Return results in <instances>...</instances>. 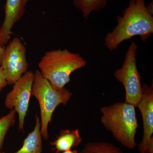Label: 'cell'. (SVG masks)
<instances>
[{
  "instance_id": "1",
  "label": "cell",
  "mask_w": 153,
  "mask_h": 153,
  "mask_svg": "<svg viewBox=\"0 0 153 153\" xmlns=\"http://www.w3.org/2000/svg\"><path fill=\"white\" fill-rule=\"evenodd\" d=\"M117 24L104 38L105 45L109 51L117 49L126 40L139 36L146 41L153 33V17L148 12L145 0H130L129 6L122 16H118Z\"/></svg>"
},
{
  "instance_id": "2",
  "label": "cell",
  "mask_w": 153,
  "mask_h": 153,
  "mask_svg": "<svg viewBox=\"0 0 153 153\" xmlns=\"http://www.w3.org/2000/svg\"><path fill=\"white\" fill-rule=\"evenodd\" d=\"M135 107L125 102H117L102 107L100 120L115 140L129 149L136 147L135 136L138 128Z\"/></svg>"
},
{
  "instance_id": "3",
  "label": "cell",
  "mask_w": 153,
  "mask_h": 153,
  "mask_svg": "<svg viewBox=\"0 0 153 153\" xmlns=\"http://www.w3.org/2000/svg\"><path fill=\"white\" fill-rule=\"evenodd\" d=\"M86 65V60L80 54L59 49L46 52L38 66L42 76L55 88L61 89L70 82L74 71Z\"/></svg>"
},
{
  "instance_id": "4",
  "label": "cell",
  "mask_w": 153,
  "mask_h": 153,
  "mask_svg": "<svg viewBox=\"0 0 153 153\" xmlns=\"http://www.w3.org/2000/svg\"><path fill=\"white\" fill-rule=\"evenodd\" d=\"M32 95L36 97L40 108L41 132L45 140L49 139L48 127L52 120V115L57 106L67 104L72 93L65 87L57 89L42 76L40 71L34 73Z\"/></svg>"
},
{
  "instance_id": "5",
  "label": "cell",
  "mask_w": 153,
  "mask_h": 153,
  "mask_svg": "<svg viewBox=\"0 0 153 153\" xmlns=\"http://www.w3.org/2000/svg\"><path fill=\"white\" fill-rule=\"evenodd\" d=\"M138 46L131 41L126 54L122 66L114 74L115 78L123 85L125 90V102L136 107L142 98L141 76L137 65Z\"/></svg>"
},
{
  "instance_id": "6",
  "label": "cell",
  "mask_w": 153,
  "mask_h": 153,
  "mask_svg": "<svg viewBox=\"0 0 153 153\" xmlns=\"http://www.w3.org/2000/svg\"><path fill=\"white\" fill-rule=\"evenodd\" d=\"M35 74L28 71L13 84V89L6 96L5 105L7 108L14 110L19 116V131L24 130L25 120L29 109Z\"/></svg>"
},
{
  "instance_id": "7",
  "label": "cell",
  "mask_w": 153,
  "mask_h": 153,
  "mask_svg": "<svg viewBox=\"0 0 153 153\" xmlns=\"http://www.w3.org/2000/svg\"><path fill=\"white\" fill-rule=\"evenodd\" d=\"M26 47L20 38H14L5 47L1 67L9 85H13L28 71Z\"/></svg>"
},
{
  "instance_id": "8",
  "label": "cell",
  "mask_w": 153,
  "mask_h": 153,
  "mask_svg": "<svg viewBox=\"0 0 153 153\" xmlns=\"http://www.w3.org/2000/svg\"><path fill=\"white\" fill-rule=\"evenodd\" d=\"M143 97L137 107L142 117L143 133L137 145L140 153H153V85H142Z\"/></svg>"
},
{
  "instance_id": "9",
  "label": "cell",
  "mask_w": 153,
  "mask_h": 153,
  "mask_svg": "<svg viewBox=\"0 0 153 153\" xmlns=\"http://www.w3.org/2000/svg\"><path fill=\"white\" fill-rule=\"evenodd\" d=\"M28 1L29 0H6L4 6V19L0 28V47H5L10 41L12 29L25 14Z\"/></svg>"
},
{
  "instance_id": "10",
  "label": "cell",
  "mask_w": 153,
  "mask_h": 153,
  "mask_svg": "<svg viewBox=\"0 0 153 153\" xmlns=\"http://www.w3.org/2000/svg\"><path fill=\"white\" fill-rule=\"evenodd\" d=\"M82 141L79 130H62L50 144L52 146V151L55 153H60L78 146Z\"/></svg>"
},
{
  "instance_id": "11",
  "label": "cell",
  "mask_w": 153,
  "mask_h": 153,
  "mask_svg": "<svg viewBox=\"0 0 153 153\" xmlns=\"http://www.w3.org/2000/svg\"><path fill=\"white\" fill-rule=\"evenodd\" d=\"M41 132L40 118L36 117V124L33 131L24 140L22 147L13 153H42L43 141ZM0 153H7L1 152Z\"/></svg>"
},
{
  "instance_id": "12",
  "label": "cell",
  "mask_w": 153,
  "mask_h": 153,
  "mask_svg": "<svg viewBox=\"0 0 153 153\" xmlns=\"http://www.w3.org/2000/svg\"><path fill=\"white\" fill-rule=\"evenodd\" d=\"M109 0H73L75 7L82 13V17L87 20L93 12H99L106 6Z\"/></svg>"
},
{
  "instance_id": "13",
  "label": "cell",
  "mask_w": 153,
  "mask_h": 153,
  "mask_svg": "<svg viewBox=\"0 0 153 153\" xmlns=\"http://www.w3.org/2000/svg\"><path fill=\"white\" fill-rule=\"evenodd\" d=\"M79 153H123L120 148L112 143L104 142L85 144Z\"/></svg>"
},
{
  "instance_id": "14",
  "label": "cell",
  "mask_w": 153,
  "mask_h": 153,
  "mask_svg": "<svg viewBox=\"0 0 153 153\" xmlns=\"http://www.w3.org/2000/svg\"><path fill=\"white\" fill-rule=\"evenodd\" d=\"M16 112L10 110L8 114L0 118V152H1L5 137L11 127L16 123Z\"/></svg>"
},
{
  "instance_id": "15",
  "label": "cell",
  "mask_w": 153,
  "mask_h": 153,
  "mask_svg": "<svg viewBox=\"0 0 153 153\" xmlns=\"http://www.w3.org/2000/svg\"><path fill=\"white\" fill-rule=\"evenodd\" d=\"M8 85L6 80L5 76L3 71L2 68L0 67V93L3 89Z\"/></svg>"
},
{
  "instance_id": "16",
  "label": "cell",
  "mask_w": 153,
  "mask_h": 153,
  "mask_svg": "<svg viewBox=\"0 0 153 153\" xmlns=\"http://www.w3.org/2000/svg\"><path fill=\"white\" fill-rule=\"evenodd\" d=\"M5 50V47H0V67H1V65L2 60L4 53Z\"/></svg>"
},
{
  "instance_id": "17",
  "label": "cell",
  "mask_w": 153,
  "mask_h": 153,
  "mask_svg": "<svg viewBox=\"0 0 153 153\" xmlns=\"http://www.w3.org/2000/svg\"><path fill=\"white\" fill-rule=\"evenodd\" d=\"M147 10L149 13L152 16L153 12L152 11V10H153V2L150 3L149 5L146 7Z\"/></svg>"
},
{
  "instance_id": "18",
  "label": "cell",
  "mask_w": 153,
  "mask_h": 153,
  "mask_svg": "<svg viewBox=\"0 0 153 153\" xmlns=\"http://www.w3.org/2000/svg\"><path fill=\"white\" fill-rule=\"evenodd\" d=\"M60 153H79L76 150H70L65 151V152H62Z\"/></svg>"
}]
</instances>
